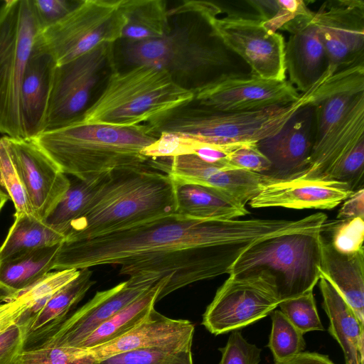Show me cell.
Returning <instances> with one entry per match:
<instances>
[{
	"instance_id": "cell-29",
	"label": "cell",
	"mask_w": 364,
	"mask_h": 364,
	"mask_svg": "<svg viewBox=\"0 0 364 364\" xmlns=\"http://www.w3.org/2000/svg\"><path fill=\"white\" fill-rule=\"evenodd\" d=\"M127 23L122 38L132 43L163 38L171 31L168 9L162 0H124Z\"/></svg>"
},
{
	"instance_id": "cell-44",
	"label": "cell",
	"mask_w": 364,
	"mask_h": 364,
	"mask_svg": "<svg viewBox=\"0 0 364 364\" xmlns=\"http://www.w3.org/2000/svg\"><path fill=\"white\" fill-rule=\"evenodd\" d=\"M196 141L173 134H161L151 145L143 150L142 154L150 159L169 158L192 154Z\"/></svg>"
},
{
	"instance_id": "cell-50",
	"label": "cell",
	"mask_w": 364,
	"mask_h": 364,
	"mask_svg": "<svg viewBox=\"0 0 364 364\" xmlns=\"http://www.w3.org/2000/svg\"><path fill=\"white\" fill-rule=\"evenodd\" d=\"M9 199V198L6 194L0 195V212Z\"/></svg>"
},
{
	"instance_id": "cell-48",
	"label": "cell",
	"mask_w": 364,
	"mask_h": 364,
	"mask_svg": "<svg viewBox=\"0 0 364 364\" xmlns=\"http://www.w3.org/2000/svg\"><path fill=\"white\" fill-rule=\"evenodd\" d=\"M354 218H364V190H355L341 205L336 218L346 220Z\"/></svg>"
},
{
	"instance_id": "cell-20",
	"label": "cell",
	"mask_w": 364,
	"mask_h": 364,
	"mask_svg": "<svg viewBox=\"0 0 364 364\" xmlns=\"http://www.w3.org/2000/svg\"><path fill=\"white\" fill-rule=\"evenodd\" d=\"M193 333L194 325L191 321L168 318L153 308L124 334L88 350L100 363L130 350L192 343Z\"/></svg>"
},
{
	"instance_id": "cell-13",
	"label": "cell",
	"mask_w": 364,
	"mask_h": 364,
	"mask_svg": "<svg viewBox=\"0 0 364 364\" xmlns=\"http://www.w3.org/2000/svg\"><path fill=\"white\" fill-rule=\"evenodd\" d=\"M313 21L333 72L364 64L363 1H328L314 12Z\"/></svg>"
},
{
	"instance_id": "cell-39",
	"label": "cell",
	"mask_w": 364,
	"mask_h": 364,
	"mask_svg": "<svg viewBox=\"0 0 364 364\" xmlns=\"http://www.w3.org/2000/svg\"><path fill=\"white\" fill-rule=\"evenodd\" d=\"M79 272L80 269H75L49 272L26 289L12 294L21 297L31 306L25 322L35 314L54 294L74 279Z\"/></svg>"
},
{
	"instance_id": "cell-51",
	"label": "cell",
	"mask_w": 364,
	"mask_h": 364,
	"mask_svg": "<svg viewBox=\"0 0 364 364\" xmlns=\"http://www.w3.org/2000/svg\"><path fill=\"white\" fill-rule=\"evenodd\" d=\"M7 294L0 289V301L4 299L7 296Z\"/></svg>"
},
{
	"instance_id": "cell-47",
	"label": "cell",
	"mask_w": 364,
	"mask_h": 364,
	"mask_svg": "<svg viewBox=\"0 0 364 364\" xmlns=\"http://www.w3.org/2000/svg\"><path fill=\"white\" fill-rule=\"evenodd\" d=\"M30 308L27 301L17 296L9 295L0 301V332L14 324L21 325Z\"/></svg>"
},
{
	"instance_id": "cell-43",
	"label": "cell",
	"mask_w": 364,
	"mask_h": 364,
	"mask_svg": "<svg viewBox=\"0 0 364 364\" xmlns=\"http://www.w3.org/2000/svg\"><path fill=\"white\" fill-rule=\"evenodd\" d=\"M228 164L233 168L264 175L271 167L268 159L259 151L256 143L242 144L227 156Z\"/></svg>"
},
{
	"instance_id": "cell-9",
	"label": "cell",
	"mask_w": 364,
	"mask_h": 364,
	"mask_svg": "<svg viewBox=\"0 0 364 364\" xmlns=\"http://www.w3.org/2000/svg\"><path fill=\"white\" fill-rule=\"evenodd\" d=\"M124 0H84L55 24L41 31L35 44L57 65L121 40L127 23Z\"/></svg>"
},
{
	"instance_id": "cell-32",
	"label": "cell",
	"mask_w": 364,
	"mask_h": 364,
	"mask_svg": "<svg viewBox=\"0 0 364 364\" xmlns=\"http://www.w3.org/2000/svg\"><path fill=\"white\" fill-rule=\"evenodd\" d=\"M108 173L88 180L70 181L69 188L43 221L65 237L70 225L87 211Z\"/></svg>"
},
{
	"instance_id": "cell-49",
	"label": "cell",
	"mask_w": 364,
	"mask_h": 364,
	"mask_svg": "<svg viewBox=\"0 0 364 364\" xmlns=\"http://www.w3.org/2000/svg\"><path fill=\"white\" fill-rule=\"evenodd\" d=\"M274 364H336L328 355L316 352H301Z\"/></svg>"
},
{
	"instance_id": "cell-22",
	"label": "cell",
	"mask_w": 364,
	"mask_h": 364,
	"mask_svg": "<svg viewBox=\"0 0 364 364\" xmlns=\"http://www.w3.org/2000/svg\"><path fill=\"white\" fill-rule=\"evenodd\" d=\"M56 67L53 57L34 44L21 90L20 107L24 139H34L46 130Z\"/></svg>"
},
{
	"instance_id": "cell-15",
	"label": "cell",
	"mask_w": 364,
	"mask_h": 364,
	"mask_svg": "<svg viewBox=\"0 0 364 364\" xmlns=\"http://www.w3.org/2000/svg\"><path fill=\"white\" fill-rule=\"evenodd\" d=\"M312 101L300 107L277 134L256 143L271 164L264 176L275 181L291 180L306 169L316 135Z\"/></svg>"
},
{
	"instance_id": "cell-40",
	"label": "cell",
	"mask_w": 364,
	"mask_h": 364,
	"mask_svg": "<svg viewBox=\"0 0 364 364\" xmlns=\"http://www.w3.org/2000/svg\"><path fill=\"white\" fill-rule=\"evenodd\" d=\"M280 311L302 333L323 331L313 290L279 303Z\"/></svg>"
},
{
	"instance_id": "cell-33",
	"label": "cell",
	"mask_w": 364,
	"mask_h": 364,
	"mask_svg": "<svg viewBox=\"0 0 364 364\" xmlns=\"http://www.w3.org/2000/svg\"><path fill=\"white\" fill-rule=\"evenodd\" d=\"M269 33L284 30L296 19L314 14L302 0L247 1Z\"/></svg>"
},
{
	"instance_id": "cell-14",
	"label": "cell",
	"mask_w": 364,
	"mask_h": 364,
	"mask_svg": "<svg viewBox=\"0 0 364 364\" xmlns=\"http://www.w3.org/2000/svg\"><path fill=\"white\" fill-rule=\"evenodd\" d=\"M193 102L220 112H247L296 101L299 93L288 80L278 81L255 75L227 79L192 89Z\"/></svg>"
},
{
	"instance_id": "cell-37",
	"label": "cell",
	"mask_w": 364,
	"mask_h": 364,
	"mask_svg": "<svg viewBox=\"0 0 364 364\" xmlns=\"http://www.w3.org/2000/svg\"><path fill=\"white\" fill-rule=\"evenodd\" d=\"M363 219L326 220L321 235L337 252L344 255L355 254L363 250Z\"/></svg>"
},
{
	"instance_id": "cell-24",
	"label": "cell",
	"mask_w": 364,
	"mask_h": 364,
	"mask_svg": "<svg viewBox=\"0 0 364 364\" xmlns=\"http://www.w3.org/2000/svg\"><path fill=\"white\" fill-rule=\"evenodd\" d=\"M90 268L80 269L78 275L54 294L23 325L24 350L36 348L51 336L70 314L95 281Z\"/></svg>"
},
{
	"instance_id": "cell-27",
	"label": "cell",
	"mask_w": 364,
	"mask_h": 364,
	"mask_svg": "<svg viewBox=\"0 0 364 364\" xmlns=\"http://www.w3.org/2000/svg\"><path fill=\"white\" fill-rule=\"evenodd\" d=\"M176 184V213L203 220H231L249 214L245 205L216 189L192 183Z\"/></svg>"
},
{
	"instance_id": "cell-3",
	"label": "cell",
	"mask_w": 364,
	"mask_h": 364,
	"mask_svg": "<svg viewBox=\"0 0 364 364\" xmlns=\"http://www.w3.org/2000/svg\"><path fill=\"white\" fill-rule=\"evenodd\" d=\"M176 184L151 162L108 173L87 211L63 241L94 238L129 229L176 213Z\"/></svg>"
},
{
	"instance_id": "cell-6",
	"label": "cell",
	"mask_w": 364,
	"mask_h": 364,
	"mask_svg": "<svg viewBox=\"0 0 364 364\" xmlns=\"http://www.w3.org/2000/svg\"><path fill=\"white\" fill-rule=\"evenodd\" d=\"M194 93L165 69L139 65L114 70L95 101L84 113L87 123L130 127L193 102Z\"/></svg>"
},
{
	"instance_id": "cell-42",
	"label": "cell",
	"mask_w": 364,
	"mask_h": 364,
	"mask_svg": "<svg viewBox=\"0 0 364 364\" xmlns=\"http://www.w3.org/2000/svg\"><path fill=\"white\" fill-rule=\"evenodd\" d=\"M220 364H259L262 350L247 341L238 330L232 331L226 345L218 349Z\"/></svg>"
},
{
	"instance_id": "cell-46",
	"label": "cell",
	"mask_w": 364,
	"mask_h": 364,
	"mask_svg": "<svg viewBox=\"0 0 364 364\" xmlns=\"http://www.w3.org/2000/svg\"><path fill=\"white\" fill-rule=\"evenodd\" d=\"M24 350L23 328L14 324L0 332V364H17Z\"/></svg>"
},
{
	"instance_id": "cell-5",
	"label": "cell",
	"mask_w": 364,
	"mask_h": 364,
	"mask_svg": "<svg viewBox=\"0 0 364 364\" xmlns=\"http://www.w3.org/2000/svg\"><path fill=\"white\" fill-rule=\"evenodd\" d=\"M315 86L294 102L247 112H220L191 102L144 124L157 137L167 133L212 145L257 143L277 134L300 107L311 100Z\"/></svg>"
},
{
	"instance_id": "cell-21",
	"label": "cell",
	"mask_w": 364,
	"mask_h": 364,
	"mask_svg": "<svg viewBox=\"0 0 364 364\" xmlns=\"http://www.w3.org/2000/svg\"><path fill=\"white\" fill-rule=\"evenodd\" d=\"M312 15L303 16L287 26L290 33L285 42L284 62L289 82L301 93L311 89L328 69L323 43Z\"/></svg>"
},
{
	"instance_id": "cell-45",
	"label": "cell",
	"mask_w": 364,
	"mask_h": 364,
	"mask_svg": "<svg viewBox=\"0 0 364 364\" xmlns=\"http://www.w3.org/2000/svg\"><path fill=\"white\" fill-rule=\"evenodd\" d=\"M78 2L79 1L68 0H31V6L42 31L62 19Z\"/></svg>"
},
{
	"instance_id": "cell-36",
	"label": "cell",
	"mask_w": 364,
	"mask_h": 364,
	"mask_svg": "<svg viewBox=\"0 0 364 364\" xmlns=\"http://www.w3.org/2000/svg\"><path fill=\"white\" fill-rule=\"evenodd\" d=\"M272 330L268 347L274 362H280L303 351L306 343L302 333L280 310L271 313Z\"/></svg>"
},
{
	"instance_id": "cell-52",
	"label": "cell",
	"mask_w": 364,
	"mask_h": 364,
	"mask_svg": "<svg viewBox=\"0 0 364 364\" xmlns=\"http://www.w3.org/2000/svg\"><path fill=\"white\" fill-rule=\"evenodd\" d=\"M5 194H6V193H5L4 189L2 188L1 186V183H0V195H5Z\"/></svg>"
},
{
	"instance_id": "cell-17",
	"label": "cell",
	"mask_w": 364,
	"mask_h": 364,
	"mask_svg": "<svg viewBox=\"0 0 364 364\" xmlns=\"http://www.w3.org/2000/svg\"><path fill=\"white\" fill-rule=\"evenodd\" d=\"M5 137L33 215L44 220L69 188L70 180L34 140Z\"/></svg>"
},
{
	"instance_id": "cell-34",
	"label": "cell",
	"mask_w": 364,
	"mask_h": 364,
	"mask_svg": "<svg viewBox=\"0 0 364 364\" xmlns=\"http://www.w3.org/2000/svg\"><path fill=\"white\" fill-rule=\"evenodd\" d=\"M192 343L124 352L100 364H193Z\"/></svg>"
},
{
	"instance_id": "cell-31",
	"label": "cell",
	"mask_w": 364,
	"mask_h": 364,
	"mask_svg": "<svg viewBox=\"0 0 364 364\" xmlns=\"http://www.w3.org/2000/svg\"><path fill=\"white\" fill-rule=\"evenodd\" d=\"M0 246V261L14 255L61 243L65 236L32 214H14Z\"/></svg>"
},
{
	"instance_id": "cell-10",
	"label": "cell",
	"mask_w": 364,
	"mask_h": 364,
	"mask_svg": "<svg viewBox=\"0 0 364 364\" xmlns=\"http://www.w3.org/2000/svg\"><path fill=\"white\" fill-rule=\"evenodd\" d=\"M113 45H101L74 60L57 65L45 132L82 119L101 80L115 70Z\"/></svg>"
},
{
	"instance_id": "cell-28",
	"label": "cell",
	"mask_w": 364,
	"mask_h": 364,
	"mask_svg": "<svg viewBox=\"0 0 364 364\" xmlns=\"http://www.w3.org/2000/svg\"><path fill=\"white\" fill-rule=\"evenodd\" d=\"M61 243L18 253L0 261V289L22 291L53 269Z\"/></svg>"
},
{
	"instance_id": "cell-30",
	"label": "cell",
	"mask_w": 364,
	"mask_h": 364,
	"mask_svg": "<svg viewBox=\"0 0 364 364\" xmlns=\"http://www.w3.org/2000/svg\"><path fill=\"white\" fill-rule=\"evenodd\" d=\"M167 282L166 279L158 282L143 295L100 326L77 347L90 349L117 338L133 328L154 308L159 294Z\"/></svg>"
},
{
	"instance_id": "cell-19",
	"label": "cell",
	"mask_w": 364,
	"mask_h": 364,
	"mask_svg": "<svg viewBox=\"0 0 364 364\" xmlns=\"http://www.w3.org/2000/svg\"><path fill=\"white\" fill-rule=\"evenodd\" d=\"M354 191L348 183L335 180H272L264 184L248 203L253 208L331 210Z\"/></svg>"
},
{
	"instance_id": "cell-23",
	"label": "cell",
	"mask_w": 364,
	"mask_h": 364,
	"mask_svg": "<svg viewBox=\"0 0 364 364\" xmlns=\"http://www.w3.org/2000/svg\"><path fill=\"white\" fill-rule=\"evenodd\" d=\"M362 139H364V92L356 97L321 145L312 152L306 169L294 179L328 180L333 168Z\"/></svg>"
},
{
	"instance_id": "cell-4",
	"label": "cell",
	"mask_w": 364,
	"mask_h": 364,
	"mask_svg": "<svg viewBox=\"0 0 364 364\" xmlns=\"http://www.w3.org/2000/svg\"><path fill=\"white\" fill-rule=\"evenodd\" d=\"M157 139L144 124L122 127L79 119L46 131L33 140L64 174L88 180L116 169L149 164L151 159L142 151Z\"/></svg>"
},
{
	"instance_id": "cell-38",
	"label": "cell",
	"mask_w": 364,
	"mask_h": 364,
	"mask_svg": "<svg viewBox=\"0 0 364 364\" xmlns=\"http://www.w3.org/2000/svg\"><path fill=\"white\" fill-rule=\"evenodd\" d=\"M17 364H100L88 349L71 346L41 347L23 350Z\"/></svg>"
},
{
	"instance_id": "cell-11",
	"label": "cell",
	"mask_w": 364,
	"mask_h": 364,
	"mask_svg": "<svg viewBox=\"0 0 364 364\" xmlns=\"http://www.w3.org/2000/svg\"><path fill=\"white\" fill-rule=\"evenodd\" d=\"M279 303L268 273L229 275L203 314L202 325L216 336L233 331L267 316Z\"/></svg>"
},
{
	"instance_id": "cell-1",
	"label": "cell",
	"mask_w": 364,
	"mask_h": 364,
	"mask_svg": "<svg viewBox=\"0 0 364 364\" xmlns=\"http://www.w3.org/2000/svg\"><path fill=\"white\" fill-rule=\"evenodd\" d=\"M301 220H203L178 213L91 239L63 241L53 269L117 264L141 281L168 282L157 301L193 283L230 274L237 257L264 239L300 231Z\"/></svg>"
},
{
	"instance_id": "cell-25",
	"label": "cell",
	"mask_w": 364,
	"mask_h": 364,
	"mask_svg": "<svg viewBox=\"0 0 364 364\" xmlns=\"http://www.w3.org/2000/svg\"><path fill=\"white\" fill-rule=\"evenodd\" d=\"M319 270L364 323V250L341 254L321 235Z\"/></svg>"
},
{
	"instance_id": "cell-18",
	"label": "cell",
	"mask_w": 364,
	"mask_h": 364,
	"mask_svg": "<svg viewBox=\"0 0 364 364\" xmlns=\"http://www.w3.org/2000/svg\"><path fill=\"white\" fill-rule=\"evenodd\" d=\"M169 163H161L175 183L198 184L220 191L246 205L273 179L249 171L235 169L228 165L206 162L194 154L163 158Z\"/></svg>"
},
{
	"instance_id": "cell-16",
	"label": "cell",
	"mask_w": 364,
	"mask_h": 364,
	"mask_svg": "<svg viewBox=\"0 0 364 364\" xmlns=\"http://www.w3.org/2000/svg\"><path fill=\"white\" fill-rule=\"evenodd\" d=\"M155 284L129 278L110 289L97 291L90 301L70 314L55 332L37 348L77 347L100 326Z\"/></svg>"
},
{
	"instance_id": "cell-35",
	"label": "cell",
	"mask_w": 364,
	"mask_h": 364,
	"mask_svg": "<svg viewBox=\"0 0 364 364\" xmlns=\"http://www.w3.org/2000/svg\"><path fill=\"white\" fill-rule=\"evenodd\" d=\"M0 183L13 202L15 214H32L23 178L4 136L0 138Z\"/></svg>"
},
{
	"instance_id": "cell-7",
	"label": "cell",
	"mask_w": 364,
	"mask_h": 364,
	"mask_svg": "<svg viewBox=\"0 0 364 364\" xmlns=\"http://www.w3.org/2000/svg\"><path fill=\"white\" fill-rule=\"evenodd\" d=\"M321 230L282 234L256 242L237 257L229 275L268 273L280 302L314 290L320 279Z\"/></svg>"
},
{
	"instance_id": "cell-12",
	"label": "cell",
	"mask_w": 364,
	"mask_h": 364,
	"mask_svg": "<svg viewBox=\"0 0 364 364\" xmlns=\"http://www.w3.org/2000/svg\"><path fill=\"white\" fill-rule=\"evenodd\" d=\"M212 25L225 45L248 65L252 75L286 80L285 41L282 34L269 33L261 20L249 16H218Z\"/></svg>"
},
{
	"instance_id": "cell-2",
	"label": "cell",
	"mask_w": 364,
	"mask_h": 364,
	"mask_svg": "<svg viewBox=\"0 0 364 364\" xmlns=\"http://www.w3.org/2000/svg\"><path fill=\"white\" fill-rule=\"evenodd\" d=\"M186 11L198 15L188 31L171 29L163 38L124 43L126 60L134 67L164 68L174 80L176 76L188 77L194 83L193 89L252 74L213 27V19L222 13L219 6L211 1H189Z\"/></svg>"
},
{
	"instance_id": "cell-8",
	"label": "cell",
	"mask_w": 364,
	"mask_h": 364,
	"mask_svg": "<svg viewBox=\"0 0 364 364\" xmlns=\"http://www.w3.org/2000/svg\"><path fill=\"white\" fill-rule=\"evenodd\" d=\"M41 28L31 0L6 1L0 9V133L23 139L20 98Z\"/></svg>"
},
{
	"instance_id": "cell-26",
	"label": "cell",
	"mask_w": 364,
	"mask_h": 364,
	"mask_svg": "<svg viewBox=\"0 0 364 364\" xmlns=\"http://www.w3.org/2000/svg\"><path fill=\"white\" fill-rule=\"evenodd\" d=\"M322 306L328 319V332L341 347L345 364H364V333L362 323L333 286L320 276Z\"/></svg>"
},
{
	"instance_id": "cell-41",
	"label": "cell",
	"mask_w": 364,
	"mask_h": 364,
	"mask_svg": "<svg viewBox=\"0 0 364 364\" xmlns=\"http://www.w3.org/2000/svg\"><path fill=\"white\" fill-rule=\"evenodd\" d=\"M364 172V139L358 141L333 168L328 180L348 183L353 191L360 187Z\"/></svg>"
}]
</instances>
